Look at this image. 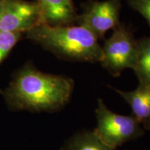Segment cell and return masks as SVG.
<instances>
[{"label": "cell", "mask_w": 150, "mask_h": 150, "mask_svg": "<svg viewBox=\"0 0 150 150\" xmlns=\"http://www.w3.org/2000/svg\"><path fill=\"white\" fill-rule=\"evenodd\" d=\"M137 41L130 29L120 23L102 47L99 63L115 77L119 76L127 69L133 70L138 53Z\"/></svg>", "instance_id": "obj_4"}, {"label": "cell", "mask_w": 150, "mask_h": 150, "mask_svg": "<svg viewBox=\"0 0 150 150\" xmlns=\"http://www.w3.org/2000/svg\"><path fill=\"white\" fill-rule=\"evenodd\" d=\"M137 46V59L133 70L140 84H150V36L138 40Z\"/></svg>", "instance_id": "obj_10"}, {"label": "cell", "mask_w": 150, "mask_h": 150, "mask_svg": "<svg viewBox=\"0 0 150 150\" xmlns=\"http://www.w3.org/2000/svg\"><path fill=\"white\" fill-rule=\"evenodd\" d=\"M95 114L97 125L94 132L112 149H116L144 134L141 124L134 115H122L111 111L101 99H98Z\"/></svg>", "instance_id": "obj_3"}, {"label": "cell", "mask_w": 150, "mask_h": 150, "mask_svg": "<svg viewBox=\"0 0 150 150\" xmlns=\"http://www.w3.org/2000/svg\"><path fill=\"white\" fill-rule=\"evenodd\" d=\"M82 6L83 11L77 15L75 24L87 28L99 40H104L106 31L120 23L122 0H89Z\"/></svg>", "instance_id": "obj_5"}, {"label": "cell", "mask_w": 150, "mask_h": 150, "mask_svg": "<svg viewBox=\"0 0 150 150\" xmlns=\"http://www.w3.org/2000/svg\"><path fill=\"white\" fill-rule=\"evenodd\" d=\"M25 34L27 38L65 61L91 63L101 61L102 46L99 39L83 26L39 24Z\"/></svg>", "instance_id": "obj_2"}, {"label": "cell", "mask_w": 150, "mask_h": 150, "mask_svg": "<svg viewBox=\"0 0 150 150\" xmlns=\"http://www.w3.org/2000/svg\"><path fill=\"white\" fill-rule=\"evenodd\" d=\"M112 88L128 103L133 115L144 128L150 129V84L139 83L136 89L129 92Z\"/></svg>", "instance_id": "obj_8"}, {"label": "cell", "mask_w": 150, "mask_h": 150, "mask_svg": "<svg viewBox=\"0 0 150 150\" xmlns=\"http://www.w3.org/2000/svg\"><path fill=\"white\" fill-rule=\"evenodd\" d=\"M129 5L147 20L150 27V0H127Z\"/></svg>", "instance_id": "obj_12"}, {"label": "cell", "mask_w": 150, "mask_h": 150, "mask_svg": "<svg viewBox=\"0 0 150 150\" xmlns=\"http://www.w3.org/2000/svg\"><path fill=\"white\" fill-rule=\"evenodd\" d=\"M42 24L35 1L0 0V32L26 33Z\"/></svg>", "instance_id": "obj_6"}, {"label": "cell", "mask_w": 150, "mask_h": 150, "mask_svg": "<svg viewBox=\"0 0 150 150\" xmlns=\"http://www.w3.org/2000/svg\"><path fill=\"white\" fill-rule=\"evenodd\" d=\"M42 24L59 27L74 24L77 16L72 0H35Z\"/></svg>", "instance_id": "obj_7"}, {"label": "cell", "mask_w": 150, "mask_h": 150, "mask_svg": "<svg viewBox=\"0 0 150 150\" xmlns=\"http://www.w3.org/2000/svg\"><path fill=\"white\" fill-rule=\"evenodd\" d=\"M61 150H116L108 147L93 131L75 134L63 145Z\"/></svg>", "instance_id": "obj_9"}, {"label": "cell", "mask_w": 150, "mask_h": 150, "mask_svg": "<svg viewBox=\"0 0 150 150\" xmlns=\"http://www.w3.org/2000/svg\"><path fill=\"white\" fill-rule=\"evenodd\" d=\"M22 35L19 33L0 32V64L12 51Z\"/></svg>", "instance_id": "obj_11"}, {"label": "cell", "mask_w": 150, "mask_h": 150, "mask_svg": "<svg viewBox=\"0 0 150 150\" xmlns=\"http://www.w3.org/2000/svg\"><path fill=\"white\" fill-rule=\"evenodd\" d=\"M74 88L72 79L42 72L29 62L15 74L3 95L13 110L53 112L69 102Z\"/></svg>", "instance_id": "obj_1"}]
</instances>
